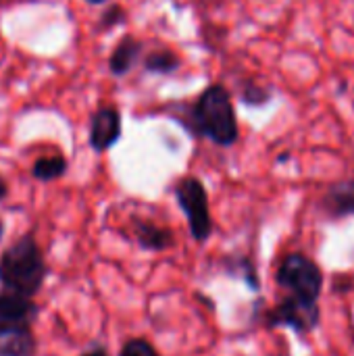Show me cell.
<instances>
[{
  "label": "cell",
  "instance_id": "obj_4",
  "mask_svg": "<svg viewBox=\"0 0 354 356\" xmlns=\"http://www.w3.org/2000/svg\"><path fill=\"white\" fill-rule=\"evenodd\" d=\"M321 321L319 300H307L300 296H286L282 298L275 309L267 315L269 327H290L296 334H309L317 330Z\"/></svg>",
  "mask_w": 354,
  "mask_h": 356
},
{
  "label": "cell",
  "instance_id": "obj_7",
  "mask_svg": "<svg viewBox=\"0 0 354 356\" xmlns=\"http://www.w3.org/2000/svg\"><path fill=\"white\" fill-rule=\"evenodd\" d=\"M121 121L115 108H100L92 119V146L96 150H106L119 140Z\"/></svg>",
  "mask_w": 354,
  "mask_h": 356
},
{
  "label": "cell",
  "instance_id": "obj_9",
  "mask_svg": "<svg viewBox=\"0 0 354 356\" xmlns=\"http://www.w3.org/2000/svg\"><path fill=\"white\" fill-rule=\"evenodd\" d=\"M35 340L29 327L0 330V356H33Z\"/></svg>",
  "mask_w": 354,
  "mask_h": 356
},
{
  "label": "cell",
  "instance_id": "obj_6",
  "mask_svg": "<svg viewBox=\"0 0 354 356\" xmlns=\"http://www.w3.org/2000/svg\"><path fill=\"white\" fill-rule=\"evenodd\" d=\"M35 315H38V307L27 296L15 292L0 294V330L29 327Z\"/></svg>",
  "mask_w": 354,
  "mask_h": 356
},
{
  "label": "cell",
  "instance_id": "obj_18",
  "mask_svg": "<svg viewBox=\"0 0 354 356\" xmlns=\"http://www.w3.org/2000/svg\"><path fill=\"white\" fill-rule=\"evenodd\" d=\"M90 2H102V0H90Z\"/></svg>",
  "mask_w": 354,
  "mask_h": 356
},
{
  "label": "cell",
  "instance_id": "obj_19",
  "mask_svg": "<svg viewBox=\"0 0 354 356\" xmlns=\"http://www.w3.org/2000/svg\"><path fill=\"white\" fill-rule=\"evenodd\" d=\"M0 236H2V223H0Z\"/></svg>",
  "mask_w": 354,
  "mask_h": 356
},
{
  "label": "cell",
  "instance_id": "obj_5",
  "mask_svg": "<svg viewBox=\"0 0 354 356\" xmlns=\"http://www.w3.org/2000/svg\"><path fill=\"white\" fill-rule=\"evenodd\" d=\"M177 200H179L184 213L188 215L192 236L198 242H204L211 236V227H213L204 186L194 177L182 179L177 186Z\"/></svg>",
  "mask_w": 354,
  "mask_h": 356
},
{
  "label": "cell",
  "instance_id": "obj_13",
  "mask_svg": "<svg viewBox=\"0 0 354 356\" xmlns=\"http://www.w3.org/2000/svg\"><path fill=\"white\" fill-rule=\"evenodd\" d=\"M175 65H177V58L171 52H154L146 60V67L150 71H171V69H175Z\"/></svg>",
  "mask_w": 354,
  "mask_h": 356
},
{
  "label": "cell",
  "instance_id": "obj_10",
  "mask_svg": "<svg viewBox=\"0 0 354 356\" xmlns=\"http://www.w3.org/2000/svg\"><path fill=\"white\" fill-rule=\"evenodd\" d=\"M136 236H138L140 246H144L148 250H163L171 244V234L167 229H161L150 223H138Z\"/></svg>",
  "mask_w": 354,
  "mask_h": 356
},
{
  "label": "cell",
  "instance_id": "obj_8",
  "mask_svg": "<svg viewBox=\"0 0 354 356\" xmlns=\"http://www.w3.org/2000/svg\"><path fill=\"white\" fill-rule=\"evenodd\" d=\"M323 209L330 217L342 219V217H353L354 215V179L334 184L325 198H323Z\"/></svg>",
  "mask_w": 354,
  "mask_h": 356
},
{
  "label": "cell",
  "instance_id": "obj_1",
  "mask_svg": "<svg viewBox=\"0 0 354 356\" xmlns=\"http://www.w3.org/2000/svg\"><path fill=\"white\" fill-rule=\"evenodd\" d=\"M44 257L31 236L17 240L0 257V284L6 292L31 298L44 284Z\"/></svg>",
  "mask_w": 354,
  "mask_h": 356
},
{
  "label": "cell",
  "instance_id": "obj_12",
  "mask_svg": "<svg viewBox=\"0 0 354 356\" xmlns=\"http://www.w3.org/2000/svg\"><path fill=\"white\" fill-rule=\"evenodd\" d=\"M136 54H138V44L131 42V40H125V42L119 44V48L115 50V54H113V58H111V69H113L115 73H125V71L131 67Z\"/></svg>",
  "mask_w": 354,
  "mask_h": 356
},
{
  "label": "cell",
  "instance_id": "obj_16",
  "mask_svg": "<svg viewBox=\"0 0 354 356\" xmlns=\"http://www.w3.org/2000/svg\"><path fill=\"white\" fill-rule=\"evenodd\" d=\"M4 196H6V186H4V181L0 179V200H2Z\"/></svg>",
  "mask_w": 354,
  "mask_h": 356
},
{
  "label": "cell",
  "instance_id": "obj_3",
  "mask_svg": "<svg viewBox=\"0 0 354 356\" xmlns=\"http://www.w3.org/2000/svg\"><path fill=\"white\" fill-rule=\"evenodd\" d=\"M275 282L280 288L288 290L294 296L307 300H319L325 277L321 267L313 259H309L303 252H292L280 263Z\"/></svg>",
  "mask_w": 354,
  "mask_h": 356
},
{
  "label": "cell",
  "instance_id": "obj_2",
  "mask_svg": "<svg viewBox=\"0 0 354 356\" xmlns=\"http://www.w3.org/2000/svg\"><path fill=\"white\" fill-rule=\"evenodd\" d=\"M194 117L204 136L221 146H230L238 138V123L230 94L221 86H211L198 100Z\"/></svg>",
  "mask_w": 354,
  "mask_h": 356
},
{
  "label": "cell",
  "instance_id": "obj_15",
  "mask_svg": "<svg viewBox=\"0 0 354 356\" xmlns=\"http://www.w3.org/2000/svg\"><path fill=\"white\" fill-rule=\"evenodd\" d=\"M244 98H246V102H255V104H259V102H267V98H269V94L267 92H263L261 88H250L246 94H244Z\"/></svg>",
  "mask_w": 354,
  "mask_h": 356
},
{
  "label": "cell",
  "instance_id": "obj_14",
  "mask_svg": "<svg viewBox=\"0 0 354 356\" xmlns=\"http://www.w3.org/2000/svg\"><path fill=\"white\" fill-rule=\"evenodd\" d=\"M121 356H159V353L146 340H131L123 346Z\"/></svg>",
  "mask_w": 354,
  "mask_h": 356
},
{
  "label": "cell",
  "instance_id": "obj_11",
  "mask_svg": "<svg viewBox=\"0 0 354 356\" xmlns=\"http://www.w3.org/2000/svg\"><path fill=\"white\" fill-rule=\"evenodd\" d=\"M65 169H67V163L63 156H44L33 165V177L42 181H50V179L61 177Z\"/></svg>",
  "mask_w": 354,
  "mask_h": 356
},
{
  "label": "cell",
  "instance_id": "obj_17",
  "mask_svg": "<svg viewBox=\"0 0 354 356\" xmlns=\"http://www.w3.org/2000/svg\"><path fill=\"white\" fill-rule=\"evenodd\" d=\"M83 356H106V353L104 350H94V353H88V355Z\"/></svg>",
  "mask_w": 354,
  "mask_h": 356
}]
</instances>
